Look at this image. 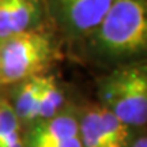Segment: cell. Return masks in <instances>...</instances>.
Here are the masks:
<instances>
[{
  "label": "cell",
  "instance_id": "5b68a950",
  "mask_svg": "<svg viewBox=\"0 0 147 147\" xmlns=\"http://www.w3.org/2000/svg\"><path fill=\"white\" fill-rule=\"evenodd\" d=\"M131 128L101 105L91 106L79 116L82 147H128Z\"/></svg>",
  "mask_w": 147,
  "mask_h": 147
},
{
  "label": "cell",
  "instance_id": "277c9868",
  "mask_svg": "<svg viewBox=\"0 0 147 147\" xmlns=\"http://www.w3.org/2000/svg\"><path fill=\"white\" fill-rule=\"evenodd\" d=\"M115 0H47L52 23L65 36L86 38L98 26Z\"/></svg>",
  "mask_w": 147,
  "mask_h": 147
},
{
  "label": "cell",
  "instance_id": "ba28073f",
  "mask_svg": "<svg viewBox=\"0 0 147 147\" xmlns=\"http://www.w3.org/2000/svg\"><path fill=\"white\" fill-rule=\"evenodd\" d=\"M42 78L44 76H36V78L26 79L21 83L14 84L15 86L14 95H12V100L8 101L22 125L36 123L37 105H38Z\"/></svg>",
  "mask_w": 147,
  "mask_h": 147
},
{
  "label": "cell",
  "instance_id": "52a82bcc",
  "mask_svg": "<svg viewBox=\"0 0 147 147\" xmlns=\"http://www.w3.org/2000/svg\"><path fill=\"white\" fill-rule=\"evenodd\" d=\"M79 136V116L63 110L48 120L33 123L25 135V147H47Z\"/></svg>",
  "mask_w": 147,
  "mask_h": 147
},
{
  "label": "cell",
  "instance_id": "30bf717a",
  "mask_svg": "<svg viewBox=\"0 0 147 147\" xmlns=\"http://www.w3.org/2000/svg\"><path fill=\"white\" fill-rule=\"evenodd\" d=\"M0 147H25L22 124L7 98H0Z\"/></svg>",
  "mask_w": 147,
  "mask_h": 147
},
{
  "label": "cell",
  "instance_id": "9c48e42d",
  "mask_svg": "<svg viewBox=\"0 0 147 147\" xmlns=\"http://www.w3.org/2000/svg\"><path fill=\"white\" fill-rule=\"evenodd\" d=\"M65 93L61 84L52 75H44L42 78L38 105H37L36 121L48 120L64 110Z\"/></svg>",
  "mask_w": 147,
  "mask_h": 147
},
{
  "label": "cell",
  "instance_id": "3957f363",
  "mask_svg": "<svg viewBox=\"0 0 147 147\" xmlns=\"http://www.w3.org/2000/svg\"><path fill=\"white\" fill-rule=\"evenodd\" d=\"M100 105L125 125H146L147 68L146 64H123L116 67L98 84Z\"/></svg>",
  "mask_w": 147,
  "mask_h": 147
},
{
  "label": "cell",
  "instance_id": "7a4b0ae2",
  "mask_svg": "<svg viewBox=\"0 0 147 147\" xmlns=\"http://www.w3.org/2000/svg\"><path fill=\"white\" fill-rule=\"evenodd\" d=\"M59 57L60 48L52 26L0 40V86L44 76Z\"/></svg>",
  "mask_w": 147,
  "mask_h": 147
},
{
  "label": "cell",
  "instance_id": "6da1fadb",
  "mask_svg": "<svg viewBox=\"0 0 147 147\" xmlns=\"http://www.w3.org/2000/svg\"><path fill=\"white\" fill-rule=\"evenodd\" d=\"M86 41L91 55L106 61L143 53L147 47V0H115Z\"/></svg>",
  "mask_w": 147,
  "mask_h": 147
},
{
  "label": "cell",
  "instance_id": "8992f818",
  "mask_svg": "<svg viewBox=\"0 0 147 147\" xmlns=\"http://www.w3.org/2000/svg\"><path fill=\"white\" fill-rule=\"evenodd\" d=\"M52 25L47 0H0V40Z\"/></svg>",
  "mask_w": 147,
  "mask_h": 147
},
{
  "label": "cell",
  "instance_id": "8fae6325",
  "mask_svg": "<svg viewBox=\"0 0 147 147\" xmlns=\"http://www.w3.org/2000/svg\"><path fill=\"white\" fill-rule=\"evenodd\" d=\"M128 147H147V139L146 135H140L132 144H128Z\"/></svg>",
  "mask_w": 147,
  "mask_h": 147
}]
</instances>
